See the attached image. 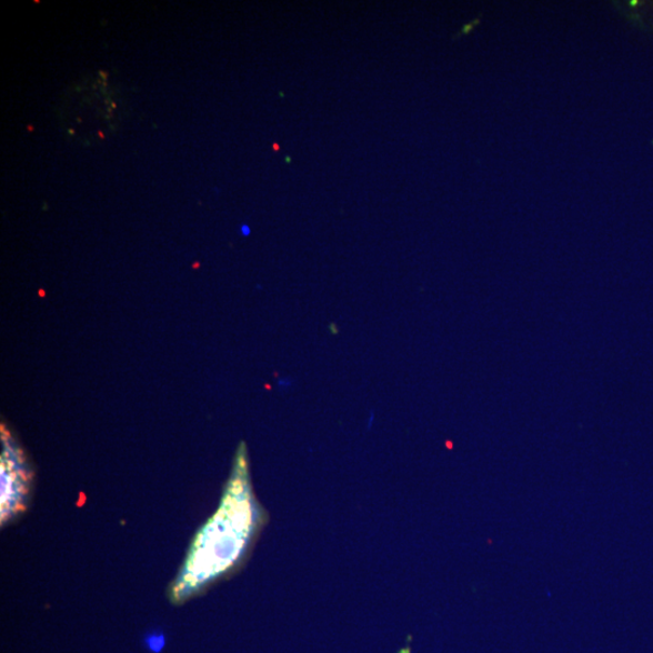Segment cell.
<instances>
[{"label": "cell", "mask_w": 653, "mask_h": 653, "mask_svg": "<svg viewBox=\"0 0 653 653\" xmlns=\"http://www.w3.org/2000/svg\"><path fill=\"white\" fill-rule=\"evenodd\" d=\"M265 520L267 513L253 494L247 454L239 453L220 508L198 533L172 584V601L182 603L237 570Z\"/></svg>", "instance_id": "1"}, {"label": "cell", "mask_w": 653, "mask_h": 653, "mask_svg": "<svg viewBox=\"0 0 653 653\" xmlns=\"http://www.w3.org/2000/svg\"><path fill=\"white\" fill-rule=\"evenodd\" d=\"M30 478L22 465H19L16 458L9 453L3 455L2 465V523H8L22 513L30 495Z\"/></svg>", "instance_id": "2"}, {"label": "cell", "mask_w": 653, "mask_h": 653, "mask_svg": "<svg viewBox=\"0 0 653 653\" xmlns=\"http://www.w3.org/2000/svg\"><path fill=\"white\" fill-rule=\"evenodd\" d=\"M163 643H165V641H163V637L160 635H153L148 639V646L155 652H159L162 649Z\"/></svg>", "instance_id": "3"}]
</instances>
